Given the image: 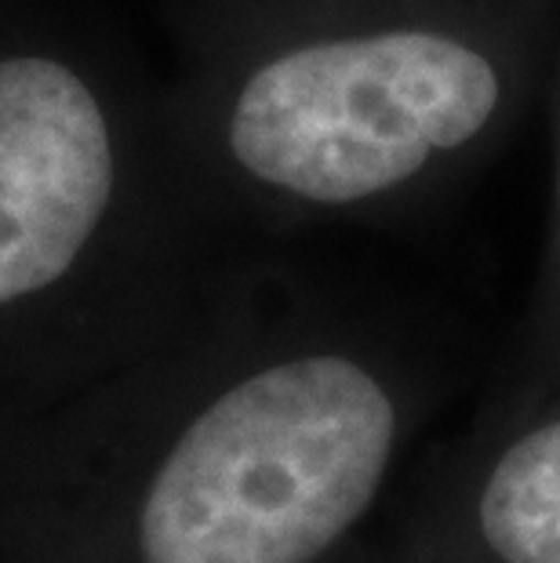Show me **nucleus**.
<instances>
[{
    "label": "nucleus",
    "mask_w": 560,
    "mask_h": 563,
    "mask_svg": "<svg viewBox=\"0 0 560 563\" xmlns=\"http://www.w3.org/2000/svg\"><path fill=\"white\" fill-rule=\"evenodd\" d=\"M557 47L560 0H211L189 172L262 225L411 219L509 150Z\"/></svg>",
    "instance_id": "f257e3e1"
},
{
    "label": "nucleus",
    "mask_w": 560,
    "mask_h": 563,
    "mask_svg": "<svg viewBox=\"0 0 560 563\" xmlns=\"http://www.w3.org/2000/svg\"><path fill=\"white\" fill-rule=\"evenodd\" d=\"M397 437V393L361 356H277L233 378L175 437L142 501V556L317 560L375 501Z\"/></svg>",
    "instance_id": "f03ea898"
},
{
    "label": "nucleus",
    "mask_w": 560,
    "mask_h": 563,
    "mask_svg": "<svg viewBox=\"0 0 560 563\" xmlns=\"http://www.w3.org/2000/svg\"><path fill=\"white\" fill-rule=\"evenodd\" d=\"M121 194L124 139L99 84L55 52L0 55V309L63 284Z\"/></svg>",
    "instance_id": "7ed1b4c3"
},
{
    "label": "nucleus",
    "mask_w": 560,
    "mask_h": 563,
    "mask_svg": "<svg viewBox=\"0 0 560 563\" xmlns=\"http://www.w3.org/2000/svg\"><path fill=\"white\" fill-rule=\"evenodd\" d=\"M476 523L509 563H560V411L498 448L476 495Z\"/></svg>",
    "instance_id": "20e7f679"
},
{
    "label": "nucleus",
    "mask_w": 560,
    "mask_h": 563,
    "mask_svg": "<svg viewBox=\"0 0 560 563\" xmlns=\"http://www.w3.org/2000/svg\"><path fill=\"white\" fill-rule=\"evenodd\" d=\"M553 102V175H550V208H546V247H542V291L560 313V47L550 77Z\"/></svg>",
    "instance_id": "39448f33"
}]
</instances>
